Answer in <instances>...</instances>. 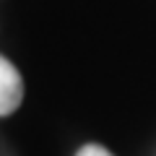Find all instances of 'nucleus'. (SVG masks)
I'll return each instance as SVG.
<instances>
[{
    "label": "nucleus",
    "instance_id": "nucleus-1",
    "mask_svg": "<svg viewBox=\"0 0 156 156\" xmlns=\"http://www.w3.org/2000/svg\"><path fill=\"white\" fill-rule=\"evenodd\" d=\"M23 99V81H21V73L16 70L8 57L0 55V117L11 115L21 107Z\"/></svg>",
    "mask_w": 156,
    "mask_h": 156
},
{
    "label": "nucleus",
    "instance_id": "nucleus-2",
    "mask_svg": "<svg viewBox=\"0 0 156 156\" xmlns=\"http://www.w3.org/2000/svg\"><path fill=\"white\" fill-rule=\"evenodd\" d=\"M76 156H112V154L104 148V146H99V143H86Z\"/></svg>",
    "mask_w": 156,
    "mask_h": 156
}]
</instances>
